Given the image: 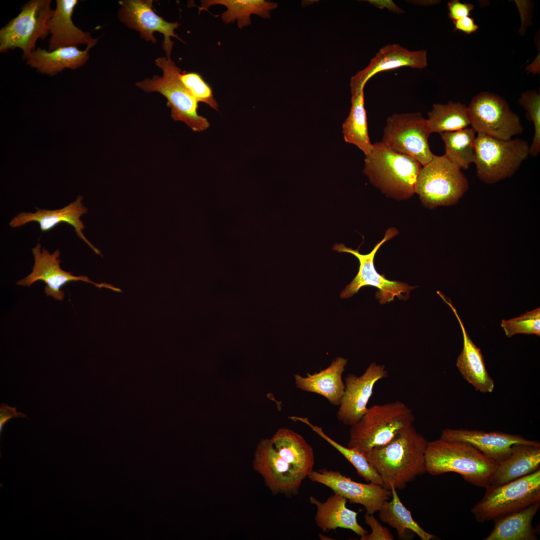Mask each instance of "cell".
Instances as JSON below:
<instances>
[{
    "label": "cell",
    "instance_id": "6da1fadb",
    "mask_svg": "<svg viewBox=\"0 0 540 540\" xmlns=\"http://www.w3.org/2000/svg\"><path fill=\"white\" fill-rule=\"evenodd\" d=\"M427 440L412 425L390 442L363 454L380 476L384 487L403 490L417 476L426 472L425 452Z\"/></svg>",
    "mask_w": 540,
    "mask_h": 540
},
{
    "label": "cell",
    "instance_id": "7a4b0ae2",
    "mask_svg": "<svg viewBox=\"0 0 540 540\" xmlns=\"http://www.w3.org/2000/svg\"><path fill=\"white\" fill-rule=\"evenodd\" d=\"M425 460L426 472L432 476L454 472L485 488L491 484L498 464L468 443L440 438L428 442Z\"/></svg>",
    "mask_w": 540,
    "mask_h": 540
},
{
    "label": "cell",
    "instance_id": "3957f363",
    "mask_svg": "<svg viewBox=\"0 0 540 540\" xmlns=\"http://www.w3.org/2000/svg\"><path fill=\"white\" fill-rule=\"evenodd\" d=\"M364 161V172L387 196L403 200L415 193L422 166L414 158L392 151L381 142L373 144Z\"/></svg>",
    "mask_w": 540,
    "mask_h": 540
},
{
    "label": "cell",
    "instance_id": "277c9868",
    "mask_svg": "<svg viewBox=\"0 0 540 540\" xmlns=\"http://www.w3.org/2000/svg\"><path fill=\"white\" fill-rule=\"evenodd\" d=\"M412 410L399 400L369 408L356 424L350 426L348 447L364 454L384 446L398 433L412 425Z\"/></svg>",
    "mask_w": 540,
    "mask_h": 540
},
{
    "label": "cell",
    "instance_id": "5b68a950",
    "mask_svg": "<svg viewBox=\"0 0 540 540\" xmlns=\"http://www.w3.org/2000/svg\"><path fill=\"white\" fill-rule=\"evenodd\" d=\"M156 65L162 71V76H154L136 84L146 92H158L168 100L171 116L176 121L184 122L194 132L204 131L210 126L208 120L198 114V102L180 80L181 70L171 59L159 57Z\"/></svg>",
    "mask_w": 540,
    "mask_h": 540
},
{
    "label": "cell",
    "instance_id": "8992f818",
    "mask_svg": "<svg viewBox=\"0 0 540 540\" xmlns=\"http://www.w3.org/2000/svg\"><path fill=\"white\" fill-rule=\"evenodd\" d=\"M469 188L461 170L444 155L434 154L422 166L417 178L415 192L424 206L434 208L458 204Z\"/></svg>",
    "mask_w": 540,
    "mask_h": 540
},
{
    "label": "cell",
    "instance_id": "52a82bcc",
    "mask_svg": "<svg viewBox=\"0 0 540 540\" xmlns=\"http://www.w3.org/2000/svg\"><path fill=\"white\" fill-rule=\"evenodd\" d=\"M484 495L471 509L480 523L540 502V468L504 484L486 488Z\"/></svg>",
    "mask_w": 540,
    "mask_h": 540
},
{
    "label": "cell",
    "instance_id": "ba28073f",
    "mask_svg": "<svg viewBox=\"0 0 540 540\" xmlns=\"http://www.w3.org/2000/svg\"><path fill=\"white\" fill-rule=\"evenodd\" d=\"M478 176L488 184L511 177L528 156L530 146L522 139L501 140L478 134L475 140Z\"/></svg>",
    "mask_w": 540,
    "mask_h": 540
},
{
    "label": "cell",
    "instance_id": "9c48e42d",
    "mask_svg": "<svg viewBox=\"0 0 540 540\" xmlns=\"http://www.w3.org/2000/svg\"><path fill=\"white\" fill-rule=\"evenodd\" d=\"M51 0H30L21 8L20 12L0 30V52L20 48L22 58L35 50L38 40L48 34L49 22L54 10Z\"/></svg>",
    "mask_w": 540,
    "mask_h": 540
},
{
    "label": "cell",
    "instance_id": "30bf717a",
    "mask_svg": "<svg viewBox=\"0 0 540 540\" xmlns=\"http://www.w3.org/2000/svg\"><path fill=\"white\" fill-rule=\"evenodd\" d=\"M382 142L394 152L410 156L424 166L434 154L428 144L431 134L427 120L420 112L388 116Z\"/></svg>",
    "mask_w": 540,
    "mask_h": 540
},
{
    "label": "cell",
    "instance_id": "8fae6325",
    "mask_svg": "<svg viewBox=\"0 0 540 540\" xmlns=\"http://www.w3.org/2000/svg\"><path fill=\"white\" fill-rule=\"evenodd\" d=\"M398 234L394 228H388L383 239L378 242L368 254H362L358 250H352L342 244H336L332 250L338 252H348L354 255L359 260L358 272L352 281L343 290L340 294L341 298H347L357 293L364 286H371L378 289L376 296L380 304L394 300L395 296L401 300L409 298L410 292L414 287L398 281L390 280L376 270L374 266V258L376 252L386 242L390 240Z\"/></svg>",
    "mask_w": 540,
    "mask_h": 540
},
{
    "label": "cell",
    "instance_id": "7c38bea8",
    "mask_svg": "<svg viewBox=\"0 0 540 540\" xmlns=\"http://www.w3.org/2000/svg\"><path fill=\"white\" fill-rule=\"evenodd\" d=\"M467 108L470 125L478 134L508 140L523 131L519 116L497 95L482 92L472 100Z\"/></svg>",
    "mask_w": 540,
    "mask_h": 540
},
{
    "label": "cell",
    "instance_id": "4fadbf2b",
    "mask_svg": "<svg viewBox=\"0 0 540 540\" xmlns=\"http://www.w3.org/2000/svg\"><path fill=\"white\" fill-rule=\"evenodd\" d=\"M152 0H122L118 12L119 20L128 28L138 31L140 37L147 42L156 43L155 32L164 35L162 44L166 58H170L174 42L171 37L184 41L174 31L180 26L178 22H170L158 15L152 9Z\"/></svg>",
    "mask_w": 540,
    "mask_h": 540
},
{
    "label": "cell",
    "instance_id": "5bb4252c",
    "mask_svg": "<svg viewBox=\"0 0 540 540\" xmlns=\"http://www.w3.org/2000/svg\"><path fill=\"white\" fill-rule=\"evenodd\" d=\"M32 253L34 258L32 272L16 282L18 286L30 287L36 281H43L46 284L44 292L46 296H51L57 300H63L65 294L61 288L71 282L82 281L92 283L99 288L104 287L117 292L119 290V289L110 284H96L86 276H74L72 272L62 269L59 249L50 254L44 248H42L40 244L37 243L32 248Z\"/></svg>",
    "mask_w": 540,
    "mask_h": 540
},
{
    "label": "cell",
    "instance_id": "9a60e30c",
    "mask_svg": "<svg viewBox=\"0 0 540 540\" xmlns=\"http://www.w3.org/2000/svg\"><path fill=\"white\" fill-rule=\"evenodd\" d=\"M312 481L321 484L338 494L350 503L363 506L366 514H374L392 496L391 490L372 482H354L338 471L326 468L313 470L308 476Z\"/></svg>",
    "mask_w": 540,
    "mask_h": 540
},
{
    "label": "cell",
    "instance_id": "2e32d148",
    "mask_svg": "<svg viewBox=\"0 0 540 540\" xmlns=\"http://www.w3.org/2000/svg\"><path fill=\"white\" fill-rule=\"evenodd\" d=\"M384 366L372 362L360 376L349 374L345 378V390L336 414L338 419L350 426L358 422L368 408L376 384L386 378Z\"/></svg>",
    "mask_w": 540,
    "mask_h": 540
},
{
    "label": "cell",
    "instance_id": "e0dca14e",
    "mask_svg": "<svg viewBox=\"0 0 540 540\" xmlns=\"http://www.w3.org/2000/svg\"><path fill=\"white\" fill-rule=\"evenodd\" d=\"M254 464L266 485L274 493L296 495L304 476L277 452L270 439H264L256 450Z\"/></svg>",
    "mask_w": 540,
    "mask_h": 540
},
{
    "label": "cell",
    "instance_id": "ac0fdd59",
    "mask_svg": "<svg viewBox=\"0 0 540 540\" xmlns=\"http://www.w3.org/2000/svg\"><path fill=\"white\" fill-rule=\"evenodd\" d=\"M440 439L448 442H464L470 444L488 458L500 463L510 455L514 444L540 446L537 441L530 440L519 435L499 432H486L478 430L446 428Z\"/></svg>",
    "mask_w": 540,
    "mask_h": 540
},
{
    "label": "cell",
    "instance_id": "d6986e66",
    "mask_svg": "<svg viewBox=\"0 0 540 540\" xmlns=\"http://www.w3.org/2000/svg\"><path fill=\"white\" fill-rule=\"evenodd\" d=\"M426 66V50L411 51L398 44L386 45L377 52L364 69L352 78L350 84L352 96L364 90L367 82L380 72L404 66L422 69Z\"/></svg>",
    "mask_w": 540,
    "mask_h": 540
},
{
    "label": "cell",
    "instance_id": "ffe728a7",
    "mask_svg": "<svg viewBox=\"0 0 540 540\" xmlns=\"http://www.w3.org/2000/svg\"><path fill=\"white\" fill-rule=\"evenodd\" d=\"M82 200V196L79 195L74 201L60 209L48 210L36 208L34 212H20L11 220L9 225L11 228H16L35 222H38L42 232H46L60 224L66 223L72 226L76 236L98 254L99 251L86 240L82 232L84 226L80 217L87 212Z\"/></svg>",
    "mask_w": 540,
    "mask_h": 540
},
{
    "label": "cell",
    "instance_id": "44dd1931",
    "mask_svg": "<svg viewBox=\"0 0 540 540\" xmlns=\"http://www.w3.org/2000/svg\"><path fill=\"white\" fill-rule=\"evenodd\" d=\"M78 0H56L53 15L49 22L50 34L48 50L52 51L60 48L86 45L91 49L98 42V40L76 26L72 20Z\"/></svg>",
    "mask_w": 540,
    "mask_h": 540
},
{
    "label": "cell",
    "instance_id": "7402d4cb",
    "mask_svg": "<svg viewBox=\"0 0 540 540\" xmlns=\"http://www.w3.org/2000/svg\"><path fill=\"white\" fill-rule=\"evenodd\" d=\"M438 294L452 308L460 324L463 336V348L456 360V367L463 378L476 390L484 393L492 392L494 388V380L486 370L480 348L470 338L456 310L450 301L440 292Z\"/></svg>",
    "mask_w": 540,
    "mask_h": 540
},
{
    "label": "cell",
    "instance_id": "603a6c76",
    "mask_svg": "<svg viewBox=\"0 0 540 540\" xmlns=\"http://www.w3.org/2000/svg\"><path fill=\"white\" fill-rule=\"evenodd\" d=\"M347 362L346 358L338 356L318 372L307 373L306 376L295 374L296 386L302 390L320 394L330 404L339 406L345 390L342 374Z\"/></svg>",
    "mask_w": 540,
    "mask_h": 540
},
{
    "label": "cell",
    "instance_id": "cb8c5ba5",
    "mask_svg": "<svg viewBox=\"0 0 540 540\" xmlns=\"http://www.w3.org/2000/svg\"><path fill=\"white\" fill-rule=\"evenodd\" d=\"M310 500L316 507V523L324 532L342 528L350 530L360 536L368 534L358 524V512L346 508L348 500L342 495L334 493L324 502L312 496Z\"/></svg>",
    "mask_w": 540,
    "mask_h": 540
},
{
    "label": "cell",
    "instance_id": "d4e9b609",
    "mask_svg": "<svg viewBox=\"0 0 540 540\" xmlns=\"http://www.w3.org/2000/svg\"><path fill=\"white\" fill-rule=\"evenodd\" d=\"M90 48L78 46L64 47L49 51L40 48L24 58L27 65L43 74L54 76L66 68L76 70L84 66L89 58Z\"/></svg>",
    "mask_w": 540,
    "mask_h": 540
},
{
    "label": "cell",
    "instance_id": "484cf974",
    "mask_svg": "<svg viewBox=\"0 0 540 540\" xmlns=\"http://www.w3.org/2000/svg\"><path fill=\"white\" fill-rule=\"evenodd\" d=\"M270 440L279 455L304 478L313 471V449L300 434L292 430L282 428L276 431Z\"/></svg>",
    "mask_w": 540,
    "mask_h": 540
},
{
    "label": "cell",
    "instance_id": "4316f807",
    "mask_svg": "<svg viewBox=\"0 0 540 540\" xmlns=\"http://www.w3.org/2000/svg\"><path fill=\"white\" fill-rule=\"evenodd\" d=\"M540 468V446L514 444L510 456L498 463L490 486L504 484Z\"/></svg>",
    "mask_w": 540,
    "mask_h": 540
},
{
    "label": "cell",
    "instance_id": "83f0119b",
    "mask_svg": "<svg viewBox=\"0 0 540 540\" xmlns=\"http://www.w3.org/2000/svg\"><path fill=\"white\" fill-rule=\"evenodd\" d=\"M540 502L494 520V527L484 540H537L532 520Z\"/></svg>",
    "mask_w": 540,
    "mask_h": 540
},
{
    "label": "cell",
    "instance_id": "f1b7e54d",
    "mask_svg": "<svg viewBox=\"0 0 540 540\" xmlns=\"http://www.w3.org/2000/svg\"><path fill=\"white\" fill-rule=\"evenodd\" d=\"M200 4L199 12L208 10L213 5L225 6L227 9L221 14L222 20L226 24L234 22L236 20L240 28L251 24V14L269 18L270 11L278 6L276 2L264 0H200Z\"/></svg>",
    "mask_w": 540,
    "mask_h": 540
},
{
    "label": "cell",
    "instance_id": "f546056e",
    "mask_svg": "<svg viewBox=\"0 0 540 540\" xmlns=\"http://www.w3.org/2000/svg\"><path fill=\"white\" fill-rule=\"evenodd\" d=\"M392 499L386 501L379 511V518L384 523L396 529L400 539H405L408 531L417 534L422 540H430L436 536L426 532L414 520L410 511L402 502L396 488H390Z\"/></svg>",
    "mask_w": 540,
    "mask_h": 540
},
{
    "label": "cell",
    "instance_id": "4dcf8cb0",
    "mask_svg": "<svg viewBox=\"0 0 540 540\" xmlns=\"http://www.w3.org/2000/svg\"><path fill=\"white\" fill-rule=\"evenodd\" d=\"M350 114L342 125L344 140L361 150L365 156L371 152L373 144L368 133L364 90L352 96Z\"/></svg>",
    "mask_w": 540,
    "mask_h": 540
},
{
    "label": "cell",
    "instance_id": "1f68e13d",
    "mask_svg": "<svg viewBox=\"0 0 540 540\" xmlns=\"http://www.w3.org/2000/svg\"><path fill=\"white\" fill-rule=\"evenodd\" d=\"M476 132L472 128L440 134L446 157L460 170H466L476 160Z\"/></svg>",
    "mask_w": 540,
    "mask_h": 540
},
{
    "label": "cell",
    "instance_id": "d6a6232c",
    "mask_svg": "<svg viewBox=\"0 0 540 540\" xmlns=\"http://www.w3.org/2000/svg\"><path fill=\"white\" fill-rule=\"evenodd\" d=\"M426 119L430 132H453L470 125L468 108L460 102L436 104L428 113Z\"/></svg>",
    "mask_w": 540,
    "mask_h": 540
},
{
    "label": "cell",
    "instance_id": "836d02e7",
    "mask_svg": "<svg viewBox=\"0 0 540 540\" xmlns=\"http://www.w3.org/2000/svg\"><path fill=\"white\" fill-rule=\"evenodd\" d=\"M290 418L294 421L300 422L310 426L313 431L330 444L351 463L356 468L358 474L366 482L384 486L380 476L362 454L354 448L345 447L339 444L328 436L323 432L322 428L312 424L308 418L292 416Z\"/></svg>",
    "mask_w": 540,
    "mask_h": 540
},
{
    "label": "cell",
    "instance_id": "e575fe53",
    "mask_svg": "<svg viewBox=\"0 0 540 540\" xmlns=\"http://www.w3.org/2000/svg\"><path fill=\"white\" fill-rule=\"evenodd\" d=\"M500 326L508 338L520 334L540 336V308H536L510 320H503Z\"/></svg>",
    "mask_w": 540,
    "mask_h": 540
},
{
    "label": "cell",
    "instance_id": "d590c367",
    "mask_svg": "<svg viewBox=\"0 0 540 540\" xmlns=\"http://www.w3.org/2000/svg\"><path fill=\"white\" fill-rule=\"evenodd\" d=\"M519 103L526 110L528 119L534 124V136L530 146L529 154L536 156L540 151V96L536 91L527 92L522 94Z\"/></svg>",
    "mask_w": 540,
    "mask_h": 540
},
{
    "label": "cell",
    "instance_id": "8d00e7d4",
    "mask_svg": "<svg viewBox=\"0 0 540 540\" xmlns=\"http://www.w3.org/2000/svg\"><path fill=\"white\" fill-rule=\"evenodd\" d=\"M180 80L198 102L206 103L212 108L218 110V105L210 86L200 74L184 72L180 75Z\"/></svg>",
    "mask_w": 540,
    "mask_h": 540
},
{
    "label": "cell",
    "instance_id": "74e56055",
    "mask_svg": "<svg viewBox=\"0 0 540 540\" xmlns=\"http://www.w3.org/2000/svg\"><path fill=\"white\" fill-rule=\"evenodd\" d=\"M364 521L370 526L372 532L360 536V540H393L394 537L386 528L384 526L373 514H366Z\"/></svg>",
    "mask_w": 540,
    "mask_h": 540
},
{
    "label": "cell",
    "instance_id": "f35d334b",
    "mask_svg": "<svg viewBox=\"0 0 540 540\" xmlns=\"http://www.w3.org/2000/svg\"><path fill=\"white\" fill-rule=\"evenodd\" d=\"M448 16L453 21L470 16L474 6L470 4L462 3L457 0L450 2L448 4Z\"/></svg>",
    "mask_w": 540,
    "mask_h": 540
},
{
    "label": "cell",
    "instance_id": "ab89813d",
    "mask_svg": "<svg viewBox=\"0 0 540 540\" xmlns=\"http://www.w3.org/2000/svg\"><path fill=\"white\" fill-rule=\"evenodd\" d=\"M16 407H11L7 404L1 403L0 405V434L3 430L5 424L14 418H27V416L22 412L16 411Z\"/></svg>",
    "mask_w": 540,
    "mask_h": 540
},
{
    "label": "cell",
    "instance_id": "60d3db41",
    "mask_svg": "<svg viewBox=\"0 0 540 540\" xmlns=\"http://www.w3.org/2000/svg\"><path fill=\"white\" fill-rule=\"evenodd\" d=\"M454 30H460L467 34H472L478 28L474 20L470 16L453 21Z\"/></svg>",
    "mask_w": 540,
    "mask_h": 540
},
{
    "label": "cell",
    "instance_id": "b9f144b4",
    "mask_svg": "<svg viewBox=\"0 0 540 540\" xmlns=\"http://www.w3.org/2000/svg\"><path fill=\"white\" fill-rule=\"evenodd\" d=\"M370 4L380 8H386L392 12L402 14L404 12L392 0H370Z\"/></svg>",
    "mask_w": 540,
    "mask_h": 540
}]
</instances>
